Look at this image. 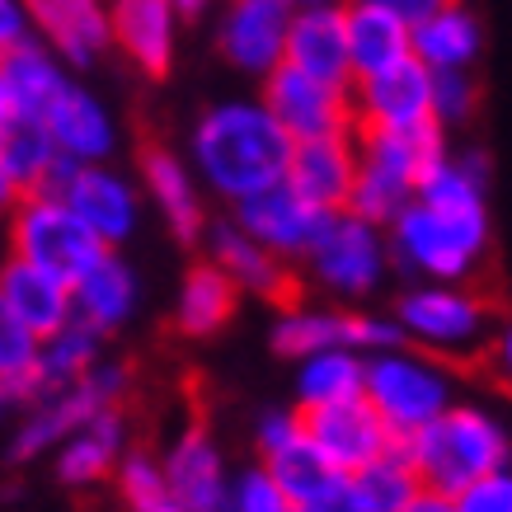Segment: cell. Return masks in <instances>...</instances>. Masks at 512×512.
Returning a JSON list of instances; mask_svg holds the SVG:
<instances>
[{
    "mask_svg": "<svg viewBox=\"0 0 512 512\" xmlns=\"http://www.w3.org/2000/svg\"><path fill=\"white\" fill-rule=\"evenodd\" d=\"M296 141L273 118L264 99H221L207 104L188 132V165L198 170L202 188L221 202H249L254 193L282 184L292 170Z\"/></svg>",
    "mask_w": 512,
    "mask_h": 512,
    "instance_id": "6da1fadb",
    "label": "cell"
},
{
    "mask_svg": "<svg viewBox=\"0 0 512 512\" xmlns=\"http://www.w3.org/2000/svg\"><path fill=\"white\" fill-rule=\"evenodd\" d=\"M404 456L414 461L423 489L437 494H461L475 480H489L498 470H512V437L508 428L480 409V404H451L437 423L400 442Z\"/></svg>",
    "mask_w": 512,
    "mask_h": 512,
    "instance_id": "7a4b0ae2",
    "label": "cell"
},
{
    "mask_svg": "<svg viewBox=\"0 0 512 512\" xmlns=\"http://www.w3.org/2000/svg\"><path fill=\"white\" fill-rule=\"evenodd\" d=\"M386 235L400 273L419 282H470L489 259V207L456 212L414 198Z\"/></svg>",
    "mask_w": 512,
    "mask_h": 512,
    "instance_id": "3957f363",
    "label": "cell"
},
{
    "mask_svg": "<svg viewBox=\"0 0 512 512\" xmlns=\"http://www.w3.org/2000/svg\"><path fill=\"white\" fill-rule=\"evenodd\" d=\"M447 156V127L437 123L423 132H357V184L348 212L390 226Z\"/></svg>",
    "mask_w": 512,
    "mask_h": 512,
    "instance_id": "277c9868",
    "label": "cell"
},
{
    "mask_svg": "<svg viewBox=\"0 0 512 512\" xmlns=\"http://www.w3.org/2000/svg\"><path fill=\"white\" fill-rule=\"evenodd\" d=\"M404 343L433 357L489 353L494 343V306L466 282H414L395 306Z\"/></svg>",
    "mask_w": 512,
    "mask_h": 512,
    "instance_id": "5b68a950",
    "label": "cell"
},
{
    "mask_svg": "<svg viewBox=\"0 0 512 512\" xmlns=\"http://www.w3.org/2000/svg\"><path fill=\"white\" fill-rule=\"evenodd\" d=\"M367 404L386 419V428L400 442L423 433L428 423H437L456 404L451 376L442 372V362L419 348H386V353L367 357Z\"/></svg>",
    "mask_w": 512,
    "mask_h": 512,
    "instance_id": "8992f818",
    "label": "cell"
},
{
    "mask_svg": "<svg viewBox=\"0 0 512 512\" xmlns=\"http://www.w3.org/2000/svg\"><path fill=\"white\" fill-rule=\"evenodd\" d=\"M127 386H132V376H127L123 362H99L90 376L29 400V414H24V423L15 428V442H10V461L52 456L76 428H85L109 409H123Z\"/></svg>",
    "mask_w": 512,
    "mask_h": 512,
    "instance_id": "52a82bcc",
    "label": "cell"
},
{
    "mask_svg": "<svg viewBox=\"0 0 512 512\" xmlns=\"http://www.w3.org/2000/svg\"><path fill=\"white\" fill-rule=\"evenodd\" d=\"M301 268L311 273L320 292L343 306V301H367L381 292L386 273L395 268V254H390L386 226L357 217V212H334L329 231L320 235V245Z\"/></svg>",
    "mask_w": 512,
    "mask_h": 512,
    "instance_id": "ba28073f",
    "label": "cell"
},
{
    "mask_svg": "<svg viewBox=\"0 0 512 512\" xmlns=\"http://www.w3.org/2000/svg\"><path fill=\"white\" fill-rule=\"evenodd\" d=\"M0 235H5V254L29 259L66 282H76L104 254V245L85 231V221L57 193H29L15 207V217L0 226Z\"/></svg>",
    "mask_w": 512,
    "mask_h": 512,
    "instance_id": "9c48e42d",
    "label": "cell"
},
{
    "mask_svg": "<svg viewBox=\"0 0 512 512\" xmlns=\"http://www.w3.org/2000/svg\"><path fill=\"white\" fill-rule=\"evenodd\" d=\"M273 118L287 127L292 141H315V137H339V132H357V109H353V85H329L315 80L296 66H278L259 90Z\"/></svg>",
    "mask_w": 512,
    "mask_h": 512,
    "instance_id": "30bf717a",
    "label": "cell"
},
{
    "mask_svg": "<svg viewBox=\"0 0 512 512\" xmlns=\"http://www.w3.org/2000/svg\"><path fill=\"white\" fill-rule=\"evenodd\" d=\"M296 5L287 0H226L217 24V52L240 76L268 80L287 62V33Z\"/></svg>",
    "mask_w": 512,
    "mask_h": 512,
    "instance_id": "8fae6325",
    "label": "cell"
},
{
    "mask_svg": "<svg viewBox=\"0 0 512 512\" xmlns=\"http://www.w3.org/2000/svg\"><path fill=\"white\" fill-rule=\"evenodd\" d=\"M231 217L240 221L259 245L273 249L278 259H287V264H306L311 249L320 245V235L329 231L334 212L315 207L311 198H301V193L282 179V184L264 188V193H254L249 202L231 207Z\"/></svg>",
    "mask_w": 512,
    "mask_h": 512,
    "instance_id": "7c38bea8",
    "label": "cell"
},
{
    "mask_svg": "<svg viewBox=\"0 0 512 512\" xmlns=\"http://www.w3.org/2000/svg\"><path fill=\"white\" fill-rule=\"evenodd\" d=\"M357 132H423L433 127V71L409 57V62L353 80Z\"/></svg>",
    "mask_w": 512,
    "mask_h": 512,
    "instance_id": "4fadbf2b",
    "label": "cell"
},
{
    "mask_svg": "<svg viewBox=\"0 0 512 512\" xmlns=\"http://www.w3.org/2000/svg\"><path fill=\"white\" fill-rule=\"evenodd\" d=\"M202 245H207V259L245 296H259V301H273V306H296V292H301L296 287V264H287L268 245H259L235 217L212 221Z\"/></svg>",
    "mask_w": 512,
    "mask_h": 512,
    "instance_id": "5bb4252c",
    "label": "cell"
},
{
    "mask_svg": "<svg viewBox=\"0 0 512 512\" xmlns=\"http://www.w3.org/2000/svg\"><path fill=\"white\" fill-rule=\"evenodd\" d=\"M301 419H306V437L320 447V456L339 475H357V470H367L372 461H381L386 451L400 447V437L390 433L386 419L367 404V395L348 404H334V409H306Z\"/></svg>",
    "mask_w": 512,
    "mask_h": 512,
    "instance_id": "9a60e30c",
    "label": "cell"
},
{
    "mask_svg": "<svg viewBox=\"0 0 512 512\" xmlns=\"http://www.w3.org/2000/svg\"><path fill=\"white\" fill-rule=\"evenodd\" d=\"M57 198H66V207L85 221V231L104 249H118L123 240H132L141 226L137 188L127 184L113 165H76V174L62 184Z\"/></svg>",
    "mask_w": 512,
    "mask_h": 512,
    "instance_id": "2e32d148",
    "label": "cell"
},
{
    "mask_svg": "<svg viewBox=\"0 0 512 512\" xmlns=\"http://www.w3.org/2000/svg\"><path fill=\"white\" fill-rule=\"evenodd\" d=\"M329 85H353V47H348V0L301 5L287 33V62Z\"/></svg>",
    "mask_w": 512,
    "mask_h": 512,
    "instance_id": "e0dca14e",
    "label": "cell"
},
{
    "mask_svg": "<svg viewBox=\"0 0 512 512\" xmlns=\"http://www.w3.org/2000/svg\"><path fill=\"white\" fill-rule=\"evenodd\" d=\"M141 170V188H146V198L151 207L160 212V221L174 231V240H202L207 235V207H202V179L198 170L188 165L174 146H146L137 160Z\"/></svg>",
    "mask_w": 512,
    "mask_h": 512,
    "instance_id": "ac0fdd59",
    "label": "cell"
},
{
    "mask_svg": "<svg viewBox=\"0 0 512 512\" xmlns=\"http://www.w3.org/2000/svg\"><path fill=\"white\" fill-rule=\"evenodd\" d=\"M33 33L43 38L66 66H94L113 47L109 0H29Z\"/></svg>",
    "mask_w": 512,
    "mask_h": 512,
    "instance_id": "d6986e66",
    "label": "cell"
},
{
    "mask_svg": "<svg viewBox=\"0 0 512 512\" xmlns=\"http://www.w3.org/2000/svg\"><path fill=\"white\" fill-rule=\"evenodd\" d=\"M43 123L57 141V151L76 165H109V156L118 151V123H113L109 104L76 80L57 94V104L43 113Z\"/></svg>",
    "mask_w": 512,
    "mask_h": 512,
    "instance_id": "ffe728a7",
    "label": "cell"
},
{
    "mask_svg": "<svg viewBox=\"0 0 512 512\" xmlns=\"http://www.w3.org/2000/svg\"><path fill=\"white\" fill-rule=\"evenodd\" d=\"M113 47L146 76H165L179 47V10L174 0H109Z\"/></svg>",
    "mask_w": 512,
    "mask_h": 512,
    "instance_id": "44dd1931",
    "label": "cell"
},
{
    "mask_svg": "<svg viewBox=\"0 0 512 512\" xmlns=\"http://www.w3.org/2000/svg\"><path fill=\"white\" fill-rule=\"evenodd\" d=\"M287 184L301 198H311L315 207H325V212H348L353 184H357V132L296 141Z\"/></svg>",
    "mask_w": 512,
    "mask_h": 512,
    "instance_id": "7402d4cb",
    "label": "cell"
},
{
    "mask_svg": "<svg viewBox=\"0 0 512 512\" xmlns=\"http://www.w3.org/2000/svg\"><path fill=\"white\" fill-rule=\"evenodd\" d=\"M132 451V437H127V414L123 409H109L90 419L85 428L66 437L62 447L52 451V470L66 489H94V484H109L123 466V456Z\"/></svg>",
    "mask_w": 512,
    "mask_h": 512,
    "instance_id": "603a6c76",
    "label": "cell"
},
{
    "mask_svg": "<svg viewBox=\"0 0 512 512\" xmlns=\"http://www.w3.org/2000/svg\"><path fill=\"white\" fill-rule=\"evenodd\" d=\"M165 475H170V489L179 494L188 512H221L226 508V494H231V470H226V456L212 442V433L202 428H184L165 447Z\"/></svg>",
    "mask_w": 512,
    "mask_h": 512,
    "instance_id": "cb8c5ba5",
    "label": "cell"
},
{
    "mask_svg": "<svg viewBox=\"0 0 512 512\" xmlns=\"http://www.w3.org/2000/svg\"><path fill=\"white\" fill-rule=\"evenodd\" d=\"M0 301L29 325L38 339H47V334H57V329H66L76 320L71 282L57 278V273H47V268H38V264H29V259H15V254H5V264H0Z\"/></svg>",
    "mask_w": 512,
    "mask_h": 512,
    "instance_id": "d4e9b609",
    "label": "cell"
},
{
    "mask_svg": "<svg viewBox=\"0 0 512 512\" xmlns=\"http://www.w3.org/2000/svg\"><path fill=\"white\" fill-rule=\"evenodd\" d=\"M71 296H76V320H85L99 334H113L123 329L141 306V278L132 273L118 249H104L76 282H71Z\"/></svg>",
    "mask_w": 512,
    "mask_h": 512,
    "instance_id": "484cf974",
    "label": "cell"
},
{
    "mask_svg": "<svg viewBox=\"0 0 512 512\" xmlns=\"http://www.w3.org/2000/svg\"><path fill=\"white\" fill-rule=\"evenodd\" d=\"M348 47H353V76H376L414 57V24L386 5L348 0Z\"/></svg>",
    "mask_w": 512,
    "mask_h": 512,
    "instance_id": "4316f807",
    "label": "cell"
},
{
    "mask_svg": "<svg viewBox=\"0 0 512 512\" xmlns=\"http://www.w3.org/2000/svg\"><path fill=\"white\" fill-rule=\"evenodd\" d=\"M273 348L282 357H311L325 348H357L362 353V315L343 311V306H282V315L273 320Z\"/></svg>",
    "mask_w": 512,
    "mask_h": 512,
    "instance_id": "83f0119b",
    "label": "cell"
},
{
    "mask_svg": "<svg viewBox=\"0 0 512 512\" xmlns=\"http://www.w3.org/2000/svg\"><path fill=\"white\" fill-rule=\"evenodd\" d=\"M484 52V24L480 15L451 0L433 15H423L414 24V57H419L428 71H470Z\"/></svg>",
    "mask_w": 512,
    "mask_h": 512,
    "instance_id": "f1b7e54d",
    "label": "cell"
},
{
    "mask_svg": "<svg viewBox=\"0 0 512 512\" xmlns=\"http://www.w3.org/2000/svg\"><path fill=\"white\" fill-rule=\"evenodd\" d=\"M367 395V353L357 348H325L296 362V409H334V404Z\"/></svg>",
    "mask_w": 512,
    "mask_h": 512,
    "instance_id": "f546056e",
    "label": "cell"
},
{
    "mask_svg": "<svg viewBox=\"0 0 512 512\" xmlns=\"http://www.w3.org/2000/svg\"><path fill=\"white\" fill-rule=\"evenodd\" d=\"M240 287H235L226 273H221L212 259H202L184 273L179 282V301H174V320L188 339H207V334H221L231 325L235 306H240Z\"/></svg>",
    "mask_w": 512,
    "mask_h": 512,
    "instance_id": "4dcf8cb0",
    "label": "cell"
},
{
    "mask_svg": "<svg viewBox=\"0 0 512 512\" xmlns=\"http://www.w3.org/2000/svg\"><path fill=\"white\" fill-rule=\"evenodd\" d=\"M0 80L15 90V99L24 104V113H33V118H43V113L57 104V94L71 85L66 62L38 38V33L24 38L19 47H10V52H0Z\"/></svg>",
    "mask_w": 512,
    "mask_h": 512,
    "instance_id": "1f68e13d",
    "label": "cell"
},
{
    "mask_svg": "<svg viewBox=\"0 0 512 512\" xmlns=\"http://www.w3.org/2000/svg\"><path fill=\"white\" fill-rule=\"evenodd\" d=\"M104 339H109V334L90 329L85 320H71L66 329L47 334L43 353H38V372H33V400L47 395V390L71 386L80 376H90L94 367L104 362Z\"/></svg>",
    "mask_w": 512,
    "mask_h": 512,
    "instance_id": "d6a6232c",
    "label": "cell"
},
{
    "mask_svg": "<svg viewBox=\"0 0 512 512\" xmlns=\"http://www.w3.org/2000/svg\"><path fill=\"white\" fill-rule=\"evenodd\" d=\"M348 480H353V489H357V498H362L367 512H404L423 494L419 470H414V461L404 456V447L386 451L381 461H372L367 470H357Z\"/></svg>",
    "mask_w": 512,
    "mask_h": 512,
    "instance_id": "836d02e7",
    "label": "cell"
},
{
    "mask_svg": "<svg viewBox=\"0 0 512 512\" xmlns=\"http://www.w3.org/2000/svg\"><path fill=\"white\" fill-rule=\"evenodd\" d=\"M113 484H118V498H123L127 512H188L184 503H179V494L170 489L165 461L151 456L146 447L127 451L118 475H113Z\"/></svg>",
    "mask_w": 512,
    "mask_h": 512,
    "instance_id": "e575fe53",
    "label": "cell"
},
{
    "mask_svg": "<svg viewBox=\"0 0 512 512\" xmlns=\"http://www.w3.org/2000/svg\"><path fill=\"white\" fill-rule=\"evenodd\" d=\"M268 470H273V480L287 489V498H292L296 508L306 503V498H315L325 484L339 480V470L329 466L325 456H320V447H315L311 437H301V442H292L287 451H278V456H268L264 461Z\"/></svg>",
    "mask_w": 512,
    "mask_h": 512,
    "instance_id": "d590c367",
    "label": "cell"
},
{
    "mask_svg": "<svg viewBox=\"0 0 512 512\" xmlns=\"http://www.w3.org/2000/svg\"><path fill=\"white\" fill-rule=\"evenodd\" d=\"M43 339L0 301V376L10 381L15 400H33V372H38Z\"/></svg>",
    "mask_w": 512,
    "mask_h": 512,
    "instance_id": "8d00e7d4",
    "label": "cell"
},
{
    "mask_svg": "<svg viewBox=\"0 0 512 512\" xmlns=\"http://www.w3.org/2000/svg\"><path fill=\"white\" fill-rule=\"evenodd\" d=\"M221 512H296V503L287 498V489L273 480V470L259 461V466L240 470L231 480V494H226V508Z\"/></svg>",
    "mask_w": 512,
    "mask_h": 512,
    "instance_id": "74e56055",
    "label": "cell"
},
{
    "mask_svg": "<svg viewBox=\"0 0 512 512\" xmlns=\"http://www.w3.org/2000/svg\"><path fill=\"white\" fill-rule=\"evenodd\" d=\"M480 109V80L470 71H433V118L437 127H461Z\"/></svg>",
    "mask_w": 512,
    "mask_h": 512,
    "instance_id": "f35d334b",
    "label": "cell"
},
{
    "mask_svg": "<svg viewBox=\"0 0 512 512\" xmlns=\"http://www.w3.org/2000/svg\"><path fill=\"white\" fill-rule=\"evenodd\" d=\"M306 437V419H301V409H268L264 419L254 423V447H259V456H278V451H287L292 442H301Z\"/></svg>",
    "mask_w": 512,
    "mask_h": 512,
    "instance_id": "ab89813d",
    "label": "cell"
},
{
    "mask_svg": "<svg viewBox=\"0 0 512 512\" xmlns=\"http://www.w3.org/2000/svg\"><path fill=\"white\" fill-rule=\"evenodd\" d=\"M456 512H512V470H498L489 480H475L456 494Z\"/></svg>",
    "mask_w": 512,
    "mask_h": 512,
    "instance_id": "60d3db41",
    "label": "cell"
},
{
    "mask_svg": "<svg viewBox=\"0 0 512 512\" xmlns=\"http://www.w3.org/2000/svg\"><path fill=\"white\" fill-rule=\"evenodd\" d=\"M296 512H367V508H362V498H357L353 480H348V475H339V480L325 484L315 498H306Z\"/></svg>",
    "mask_w": 512,
    "mask_h": 512,
    "instance_id": "b9f144b4",
    "label": "cell"
},
{
    "mask_svg": "<svg viewBox=\"0 0 512 512\" xmlns=\"http://www.w3.org/2000/svg\"><path fill=\"white\" fill-rule=\"evenodd\" d=\"M24 38H33L29 0H0V52L19 47Z\"/></svg>",
    "mask_w": 512,
    "mask_h": 512,
    "instance_id": "7bdbcfd3",
    "label": "cell"
},
{
    "mask_svg": "<svg viewBox=\"0 0 512 512\" xmlns=\"http://www.w3.org/2000/svg\"><path fill=\"white\" fill-rule=\"evenodd\" d=\"M24 198H29V193L19 188L15 170H10V165H5V156H0V226H5L10 217H15V207H19Z\"/></svg>",
    "mask_w": 512,
    "mask_h": 512,
    "instance_id": "ee69618b",
    "label": "cell"
},
{
    "mask_svg": "<svg viewBox=\"0 0 512 512\" xmlns=\"http://www.w3.org/2000/svg\"><path fill=\"white\" fill-rule=\"evenodd\" d=\"M489 357H494V372L503 386H512V320L508 325H498L494 343H489Z\"/></svg>",
    "mask_w": 512,
    "mask_h": 512,
    "instance_id": "f6af8a7d",
    "label": "cell"
},
{
    "mask_svg": "<svg viewBox=\"0 0 512 512\" xmlns=\"http://www.w3.org/2000/svg\"><path fill=\"white\" fill-rule=\"evenodd\" d=\"M372 5H386V10H395V15H404L409 24H419L423 15H433V10H442V5H451V0H372Z\"/></svg>",
    "mask_w": 512,
    "mask_h": 512,
    "instance_id": "bcb514c9",
    "label": "cell"
},
{
    "mask_svg": "<svg viewBox=\"0 0 512 512\" xmlns=\"http://www.w3.org/2000/svg\"><path fill=\"white\" fill-rule=\"evenodd\" d=\"M404 512H456V498H451V494H437V489H423V494L414 498V503H409Z\"/></svg>",
    "mask_w": 512,
    "mask_h": 512,
    "instance_id": "7dc6e473",
    "label": "cell"
},
{
    "mask_svg": "<svg viewBox=\"0 0 512 512\" xmlns=\"http://www.w3.org/2000/svg\"><path fill=\"white\" fill-rule=\"evenodd\" d=\"M217 0H174V10H179V19H202L207 10H212Z\"/></svg>",
    "mask_w": 512,
    "mask_h": 512,
    "instance_id": "c3c4849f",
    "label": "cell"
},
{
    "mask_svg": "<svg viewBox=\"0 0 512 512\" xmlns=\"http://www.w3.org/2000/svg\"><path fill=\"white\" fill-rule=\"evenodd\" d=\"M15 400V390H10V381H5V376H0V414H5V404Z\"/></svg>",
    "mask_w": 512,
    "mask_h": 512,
    "instance_id": "681fc988",
    "label": "cell"
},
{
    "mask_svg": "<svg viewBox=\"0 0 512 512\" xmlns=\"http://www.w3.org/2000/svg\"><path fill=\"white\" fill-rule=\"evenodd\" d=\"M287 5H296V10H301V5H329V0H287Z\"/></svg>",
    "mask_w": 512,
    "mask_h": 512,
    "instance_id": "f907efd6",
    "label": "cell"
},
{
    "mask_svg": "<svg viewBox=\"0 0 512 512\" xmlns=\"http://www.w3.org/2000/svg\"><path fill=\"white\" fill-rule=\"evenodd\" d=\"M0 264H5V235H0Z\"/></svg>",
    "mask_w": 512,
    "mask_h": 512,
    "instance_id": "816d5d0a",
    "label": "cell"
}]
</instances>
